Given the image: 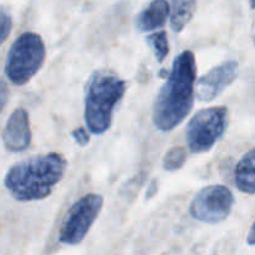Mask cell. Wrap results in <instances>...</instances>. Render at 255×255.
I'll return each mask as SVG.
<instances>
[{"instance_id": "obj_19", "label": "cell", "mask_w": 255, "mask_h": 255, "mask_svg": "<svg viewBox=\"0 0 255 255\" xmlns=\"http://www.w3.org/2000/svg\"><path fill=\"white\" fill-rule=\"evenodd\" d=\"M157 192V186H156V181H153L151 183V186H149V189L148 192H147V198H151V197H153V194Z\"/></svg>"}, {"instance_id": "obj_12", "label": "cell", "mask_w": 255, "mask_h": 255, "mask_svg": "<svg viewBox=\"0 0 255 255\" xmlns=\"http://www.w3.org/2000/svg\"><path fill=\"white\" fill-rule=\"evenodd\" d=\"M197 7V0H172L171 26L173 31L179 32L193 17Z\"/></svg>"}, {"instance_id": "obj_9", "label": "cell", "mask_w": 255, "mask_h": 255, "mask_svg": "<svg viewBox=\"0 0 255 255\" xmlns=\"http://www.w3.org/2000/svg\"><path fill=\"white\" fill-rule=\"evenodd\" d=\"M2 142L10 152H22L30 146L31 128L26 110L19 107L10 115L2 131Z\"/></svg>"}, {"instance_id": "obj_5", "label": "cell", "mask_w": 255, "mask_h": 255, "mask_svg": "<svg viewBox=\"0 0 255 255\" xmlns=\"http://www.w3.org/2000/svg\"><path fill=\"white\" fill-rule=\"evenodd\" d=\"M228 125V110L209 107L197 112L187 126V143L193 153H204L221 139Z\"/></svg>"}, {"instance_id": "obj_15", "label": "cell", "mask_w": 255, "mask_h": 255, "mask_svg": "<svg viewBox=\"0 0 255 255\" xmlns=\"http://www.w3.org/2000/svg\"><path fill=\"white\" fill-rule=\"evenodd\" d=\"M12 27L11 15L4 9L0 7V45L7 39Z\"/></svg>"}, {"instance_id": "obj_11", "label": "cell", "mask_w": 255, "mask_h": 255, "mask_svg": "<svg viewBox=\"0 0 255 255\" xmlns=\"http://www.w3.org/2000/svg\"><path fill=\"white\" fill-rule=\"evenodd\" d=\"M237 188L248 194H255V148L244 154L234 172Z\"/></svg>"}, {"instance_id": "obj_7", "label": "cell", "mask_w": 255, "mask_h": 255, "mask_svg": "<svg viewBox=\"0 0 255 255\" xmlns=\"http://www.w3.org/2000/svg\"><path fill=\"white\" fill-rule=\"evenodd\" d=\"M233 204L234 197L231 189L221 184H213L196 194L189 207V213L197 221L217 224L228 218Z\"/></svg>"}, {"instance_id": "obj_14", "label": "cell", "mask_w": 255, "mask_h": 255, "mask_svg": "<svg viewBox=\"0 0 255 255\" xmlns=\"http://www.w3.org/2000/svg\"><path fill=\"white\" fill-rule=\"evenodd\" d=\"M147 41H148V44L151 45L157 61L163 62L164 59H166V56L169 52L168 39H167L166 31L154 32V34L149 35V36L147 37Z\"/></svg>"}, {"instance_id": "obj_6", "label": "cell", "mask_w": 255, "mask_h": 255, "mask_svg": "<svg viewBox=\"0 0 255 255\" xmlns=\"http://www.w3.org/2000/svg\"><path fill=\"white\" fill-rule=\"evenodd\" d=\"M102 204L104 198L100 194L90 193L80 198L70 208L62 223L60 229V242L67 246H76L81 243L99 217Z\"/></svg>"}, {"instance_id": "obj_16", "label": "cell", "mask_w": 255, "mask_h": 255, "mask_svg": "<svg viewBox=\"0 0 255 255\" xmlns=\"http://www.w3.org/2000/svg\"><path fill=\"white\" fill-rule=\"evenodd\" d=\"M71 136L72 138L75 139V142L81 147L86 146L90 142V136L89 133H87L86 128H84V127H79V128H76L75 131H72Z\"/></svg>"}, {"instance_id": "obj_13", "label": "cell", "mask_w": 255, "mask_h": 255, "mask_svg": "<svg viewBox=\"0 0 255 255\" xmlns=\"http://www.w3.org/2000/svg\"><path fill=\"white\" fill-rule=\"evenodd\" d=\"M187 157H188V153H187L186 148L179 146L173 147V148H171L164 154L163 168L169 172L178 171V169H181L184 166V163L187 161Z\"/></svg>"}, {"instance_id": "obj_20", "label": "cell", "mask_w": 255, "mask_h": 255, "mask_svg": "<svg viewBox=\"0 0 255 255\" xmlns=\"http://www.w3.org/2000/svg\"><path fill=\"white\" fill-rule=\"evenodd\" d=\"M251 6L252 9H255V0H251Z\"/></svg>"}, {"instance_id": "obj_1", "label": "cell", "mask_w": 255, "mask_h": 255, "mask_svg": "<svg viewBox=\"0 0 255 255\" xmlns=\"http://www.w3.org/2000/svg\"><path fill=\"white\" fill-rule=\"evenodd\" d=\"M196 57L189 50L174 59L172 71L159 90L153 106V122L161 131H171L191 112L196 84Z\"/></svg>"}, {"instance_id": "obj_2", "label": "cell", "mask_w": 255, "mask_h": 255, "mask_svg": "<svg viewBox=\"0 0 255 255\" xmlns=\"http://www.w3.org/2000/svg\"><path fill=\"white\" fill-rule=\"evenodd\" d=\"M66 168L67 161L59 153L34 156L14 164L7 171L4 184L16 201H40L52 193Z\"/></svg>"}, {"instance_id": "obj_10", "label": "cell", "mask_w": 255, "mask_h": 255, "mask_svg": "<svg viewBox=\"0 0 255 255\" xmlns=\"http://www.w3.org/2000/svg\"><path fill=\"white\" fill-rule=\"evenodd\" d=\"M169 14H171V6L167 0H153L137 16V29L141 32L153 31L166 24Z\"/></svg>"}, {"instance_id": "obj_18", "label": "cell", "mask_w": 255, "mask_h": 255, "mask_svg": "<svg viewBox=\"0 0 255 255\" xmlns=\"http://www.w3.org/2000/svg\"><path fill=\"white\" fill-rule=\"evenodd\" d=\"M247 242H248L249 246L255 247V223L253 224V227L251 228V232H249L248 239H247Z\"/></svg>"}, {"instance_id": "obj_4", "label": "cell", "mask_w": 255, "mask_h": 255, "mask_svg": "<svg viewBox=\"0 0 255 255\" xmlns=\"http://www.w3.org/2000/svg\"><path fill=\"white\" fill-rule=\"evenodd\" d=\"M45 44L36 32L27 31L20 35L7 52L5 75L17 86L27 84L44 64Z\"/></svg>"}, {"instance_id": "obj_8", "label": "cell", "mask_w": 255, "mask_h": 255, "mask_svg": "<svg viewBox=\"0 0 255 255\" xmlns=\"http://www.w3.org/2000/svg\"><path fill=\"white\" fill-rule=\"evenodd\" d=\"M239 65L234 60H228L201 77L197 82L196 92L198 100L203 102H211L216 100L227 87L233 84L238 77Z\"/></svg>"}, {"instance_id": "obj_3", "label": "cell", "mask_w": 255, "mask_h": 255, "mask_svg": "<svg viewBox=\"0 0 255 255\" xmlns=\"http://www.w3.org/2000/svg\"><path fill=\"white\" fill-rule=\"evenodd\" d=\"M127 82L110 72H97L91 77L85 99V121L95 134H102L111 127L116 105L124 97Z\"/></svg>"}, {"instance_id": "obj_17", "label": "cell", "mask_w": 255, "mask_h": 255, "mask_svg": "<svg viewBox=\"0 0 255 255\" xmlns=\"http://www.w3.org/2000/svg\"><path fill=\"white\" fill-rule=\"evenodd\" d=\"M7 100H9V87L6 82L0 77V112L4 110Z\"/></svg>"}]
</instances>
